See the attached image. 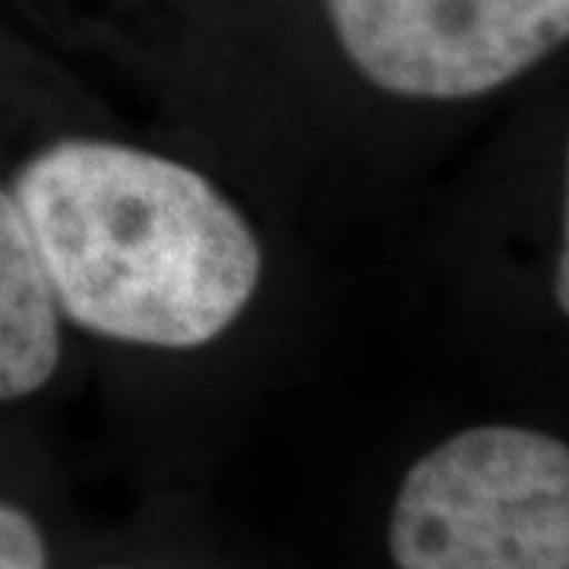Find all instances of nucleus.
Returning <instances> with one entry per match:
<instances>
[{
    "mask_svg": "<svg viewBox=\"0 0 569 569\" xmlns=\"http://www.w3.org/2000/svg\"><path fill=\"white\" fill-rule=\"evenodd\" d=\"M0 178L70 336L133 411L234 383L282 342L288 216L178 123L70 102Z\"/></svg>",
    "mask_w": 569,
    "mask_h": 569,
    "instance_id": "1",
    "label": "nucleus"
},
{
    "mask_svg": "<svg viewBox=\"0 0 569 569\" xmlns=\"http://www.w3.org/2000/svg\"><path fill=\"white\" fill-rule=\"evenodd\" d=\"M313 10L323 67L222 152L288 219L367 209L387 118L488 99L569 41V0H313Z\"/></svg>",
    "mask_w": 569,
    "mask_h": 569,
    "instance_id": "2",
    "label": "nucleus"
},
{
    "mask_svg": "<svg viewBox=\"0 0 569 569\" xmlns=\"http://www.w3.org/2000/svg\"><path fill=\"white\" fill-rule=\"evenodd\" d=\"M323 569H569V443L485 421L427 443L387 488H355Z\"/></svg>",
    "mask_w": 569,
    "mask_h": 569,
    "instance_id": "3",
    "label": "nucleus"
},
{
    "mask_svg": "<svg viewBox=\"0 0 569 569\" xmlns=\"http://www.w3.org/2000/svg\"><path fill=\"white\" fill-rule=\"evenodd\" d=\"M82 351L63 323L17 200L0 178V408L54 392Z\"/></svg>",
    "mask_w": 569,
    "mask_h": 569,
    "instance_id": "4",
    "label": "nucleus"
},
{
    "mask_svg": "<svg viewBox=\"0 0 569 569\" xmlns=\"http://www.w3.org/2000/svg\"><path fill=\"white\" fill-rule=\"evenodd\" d=\"M67 569H266L234 548L183 493L164 490L130 522L102 531V541Z\"/></svg>",
    "mask_w": 569,
    "mask_h": 569,
    "instance_id": "5",
    "label": "nucleus"
},
{
    "mask_svg": "<svg viewBox=\"0 0 569 569\" xmlns=\"http://www.w3.org/2000/svg\"><path fill=\"white\" fill-rule=\"evenodd\" d=\"M0 569H67L54 526L32 503L0 490Z\"/></svg>",
    "mask_w": 569,
    "mask_h": 569,
    "instance_id": "6",
    "label": "nucleus"
},
{
    "mask_svg": "<svg viewBox=\"0 0 569 569\" xmlns=\"http://www.w3.org/2000/svg\"><path fill=\"white\" fill-rule=\"evenodd\" d=\"M550 298L553 307L569 320V133L563 152V206H560V244L550 272Z\"/></svg>",
    "mask_w": 569,
    "mask_h": 569,
    "instance_id": "7",
    "label": "nucleus"
}]
</instances>
